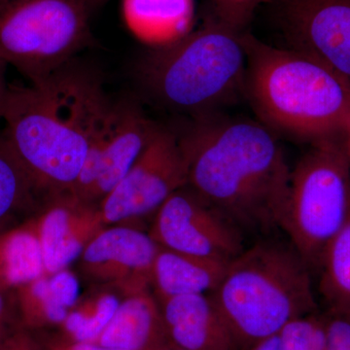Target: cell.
<instances>
[{
	"label": "cell",
	"mask_w": 350,
	"mask_h": 350,
	"mask_svg": "<svg viewBox=\"0 0 350 350\" xmlns=\"http://www.w3.org/2000/svg\"><path fill=\"white\" fill-rule=\"evenodd\" d=\"M108 96L71 63L27 86H9L1 113L11 150L39 199L72 192Z\"/></svg>",
	"instance_id": "cell-2"
},
{
	"label": "cell",
	"mask_w": 350,
	"mask_h": 350,
	"mask_svg": "<svg viewBox=\"0 0 350 350\" xmlns=\"http://www.w3.org/2000/svg\"><path fill=\"white\" fill-rule=\"evenodd\" d=\"M310 144L291 170L283 232L312 273L349 215L350 163L347 135Z\"/></svg>",
	"instance_id": "cell-6"
},
{
	"label": "cell",
	"mask_w": 350,
	"mask_h": 350,
	"mask_svg": "<svg viewBox=\"0 0 350 350\" xmlns=\"http://www.w3.org/2000/svg\"><path fill=\"white\" fill-rule=\"evenodd\" d=\"M178 137L187 187L224 214L245 238L284 227L291 169L275 131L220 112L194 118Z\"/></svg>",
	"instance_id": "cell-1"
},
{
	"label": "cell",
	"mask_w": 350,
	"mask_h": 350,
	"mask_svg": "<svg viewBox=\"0 0 350 350\" xmlns=\"http://www.w3.org/2000/svg\"><path fill=\"white\" fill-rule=\"evenodd\" d=\"M15 297L21 325L27 330L38 332L63 324L68 317L69 310L55 298L48 275L18 287Z\"/></svg>",
	"instance_id": "cell-22"
},
{
	"label": "cell",
	"mask_w": 350,
	"mask_h": 350,
	"mask_svg": "<svg viewBox=\"0 0 350 350\" xmlns=\"http://www.w3.org/2000/svg\"><path fill=\"white\" fill-rule=\"evenodd\" d=\"M347 156H349L350 163V129L349 133H347Z\"/></svg>",
	"instance_id": "cell-32"
},
{
	"label": "cell",
	"mask_w": 350,
	"mask_h": 350,
	"mask_svg": "<svg viewBox=\"0 0 350 350\" xmlns=\"http://www.w3.org/2000/svg\"><path fill=\"white\" fill-rule=\"evenodd\" d=\"M85 3L87 4L88 7L91 9V7H93L94 4L100 3V0H84Z\"/></svg>",
	"instance_id": "cell-33"
},
{
	"label": "cell",
	"mask_w": 350,
	"mask_h": 350,
	"mask_svg": "<svg viewBox=\"0 0 350 350\" xmlns=\"http://www.w3.org/2000/svg\"><path fill=\"white\" fill-rule=\"evenodd\" d=\"M129 31L150 49L178 42L194 31V0H123Z\"/></svg>",
	"instance_id": "cell-16"
},
{
	"label": "cell",
	"mask_w": 350,
	"mask_h": 350,
	"mask_svg": "<svg viewBox=\"0 0 350 350\" xmlns=\"http://www.w3.org/2000/svg\"><path fill=\"white\" fill-rule=\"evenodd\" d=\"M149 234L161 247L230 264L245 250V236L229 218L190 188L170 196Z\"/></svg>",
	"instance_id": "cell-10"
},
{
	"label": "cell",
	"mask_w": 350,
	"mask_h": 350,
	"mask_svg": "<svg viewBox=\"0 0 350 350\" xmlns=\"http://www.w3.org/2000/svg\"><path fill=\"white\" fill-rule=\"evenodd\" d=\"M156 350H184L180 347H176V345L170 342L169 340L167 342H163L162 345L158 347Z\"/></svg>",
	"instance_id": "cell-31"
},
{
	"label": "cell",
	"mask_w": 350,
	"mask_h": 350,
	"mask_svg": "<svg viewBox=\"0 0 350 350\" xmlns=\"http://www.w3.org/2000/svg\"><path fill=\"white\" fill-rule=\"evenodd\" d=\"M158 129L133 101L107 98L71 195L84 204L98 206L124 178Z\"/></svg>",
	"instance_id": "cell-8"
},
{
	"label": "cell",
	"mask_w": 350,
	"mask_h": 350,
	"mask_svg": "<svg viewBox=\"0 0 350 350\" xmlns=\"http://www.w3.org/2000/svg\"><path fill=\"white\" fill-rule=\"evenodd\" d=\"M39 200L29 175L14 155L0 128V227L7 219L31 208Z\"/></svg>",
	"instance_id": "cell-20"
},
{
	"label": "cell",
	"mask_w": 350,
	"mask_h": 350,
	"mask_svg": "<svg viewBox=\"0 0 350 350\" xmlns=\"http://www.w3.org/2000/svg\"><path fill=\"white\" fill-rule=\"evenodd\" d=\"M290 48L317 57L350 82V0H290Z\"/></svg>",
	"instance_id": "cell-12"
},
{
	"label": "cell",
	"mask_w": 350,
	"mask_h": 350,
	"mask_svg": "<svg viewBox=\"0 0 350 350\" xmlns=\"http://www.w3.org/2000/svg\"><path fill=\"white\" fill-rule=\"evenodd\" d=\"M0 350H48L36 332L18 327L7 338Z\"/></svg>",
	"instance_id": "cell-28"
},
{
	"label": "cell",
	"mask_w": 350,
	"mask_h": 350,
	"mask_svg": "<svg viewBox=\"0 0 350 350\" xmlns=\"http://www.w3.org/2000/svg\"><path fill=\"white\" fill-rule=\"evenodd\" d=\"M187 185L178 137L159 126L131 170L100 204L103 223L120 225L154 215L170 196Z\"/></svg>",
	"instance_id": "cell-9"
},
{
	"label": "cell",
	"mask_w": 350,
	"mask_h": 350,
	"mask_svg": "<svg viewBox=\"0 0 350 350\" xmlns=\"http://www.w3.org/2000/svg\"><path fill=\"white\" fill-rule=\"evenodd\" d=\"M41 342L48 350H124L101 347L92 342H76L66 338H40Z\"/></svg>",
	"instance_id": "cell-29"
},
{
	"label": "cell",
	"mask_w": 350,
	"mask_h": 350,
	"mask_svg": "<svg viewBox=\"0 0 350 350\" xmlns=\"http://www.w3.org/2000/svg\"><path fill=\"white\" fill-rule=\"evenodd\" d=\"M7 66L8 64L3 59H0V120H1L2 109H3L9 89V85H7L6 82Z\"/></svg>",
	"instance_id": "cell-30"
},
{
	"label": "cell",
	"mask_w": 350,
	"mask_h": 350,
	"mask_svg": "<svg viewBox=\"0 0 350 350\" xmlns=\"http://www.w3.org/2000/svg\"><path fill=\"white\" fill-rule=\"evenodd\" d=\"M118 295L111 287L85 297L68 312L64 321L66 340L93 342L112 319L120 304Z\"/></svg>",
	"instance_id": "cell-21"
},
{
	"label": "cell",
	"mask_w": 350,
	"mask_h": 350,
	"mask_svg": "<svg viewBox=\"0 0 350 350\" xmlns=\"http://www.w3.org/2000/svg\"><path fill=\"white\" fill-rule=\"evenodd\" d=\"M45 202L43 213L33 222L46 275H51L68 269L107 226L98 206L79 202L70 193L51 198Z\"/></svg>",
	"instance_id": "cell-13"
},
{
	"label": "cell",
	"mask_w": 350,
	"mask_h": 350,
	"mask_svg": "<svg viewBox=\"0 0 350 350\" xmlns=\"http://www.w3.org/2000/svg\"><path fill=\"white\" fill-rule=\"evenodd\" d=\"M48 278L55 298L66 310H70L79 301V283L75 273L66 269Z\"/></svg>",
	"instance_id": "cell-25"
},
{
	"label": "cell",
	"mask_w": 350,
	"mask_h": 350,
	"mask_svg": "<svg viewBox=\"0 0 350 350\" xmlns=\"http://www.w3.org/2000/svg\"><path fill=\"white\" fill-rule=\"evenodd\" d=\"M167 340L184 350H241L209 294L159 301Z\"/></svg>",
	"instance_id": "cell-14"
},
{
	"label": "cell",
	"mask_w": 350,
	"mask_h": 350,
	"mask_svg": "<svg viewBox=\"0 0 350 350\" xmlns=\"http://www.w3.org/2000/svg\"><path fill=\"white\" fill-rule=\"evenodd\" d=\"M246 68L244 32L216 21L172 45L150 49L137 71L158 105L198 118L245 96Z\"/></svg>",
	"instance_id": "cell-5"
},
{
	"label": "cell",
	"mask_w": 350,
	"mask_h": 350,
	"mask_svg": "<svg viewBox=\"0 0 350 350\" xmlns=\"http://www.w3.org/2000/svg\"><path fill=\"white\" fill-rule=\"evenodd\" d=\"M1 231H3V230H2V227H0V232Z\"/></svg>",
	"instance_id": "cell-34"
},
{
	"label": "cell",
	"mask_w": 350,
	"mask_h": 350,
	"mask_svg": "<svg viewBox=\"0 0 350 350\" xmlns=\"http://www.w3.org/2000/svg\"><path fill=\"white\" fill-rule=\"evenodd\" d=\"M160 248L150 234L121 224L108 226L83 251L80 268L92 282L125 296L150 288Z\"/></svg>",
	"instance_id": "cell-11"
},
{
	"label": "cell",
	"mask_w": 350,
	"mask_h": 350,
	"mask_svg": "<svg viewBox=\"0 0 350 350\" xmlns=\"http://www.w3.org/2000/svg\"><path fill=\"white\" fill-rule=\"evenodd\" d=\"M20 325L15 291L0 289V349Z\"/></svg>",
	"instance_id": "cell-27"
},
{
	"label": "cell",
	"mask_w": 350,
	"mask_h": 350,
	"mask_svg": "<svg viewBox=\"0 0 350 350\" xmlns=\"http://www.w3.org/2000/svg\"><path fill=\"white\" fill-rule=\"evenodd\" d=\"M278 336L282 350H324L326 340L324 314L315 312L295 319Z\"/></svg>",
	"instance_id": "cell-23"
},
{
	"label": "cell",
	"mask_w": 350,
	"mask_h": 350,
	"mask_svg": "<svg viewBox=\"0 0 350 350\" xmlns=\"http://www.w3.org/2000/svg\"><path fill=\"white\" fill-rule=\"evenodd\" d=\"M317 273L327 312L350 319V206L344 226L322 255Z\"/></svg>",
	"instance_id": "cell-19"
},
{
	"label": "cell",
	"mask_w": 350,
	"mask_h": 350,
	"mask_svg": "<svg viewBox=\"0 0 350 350\" xmlns=\"http://www.w3.org/2000/svg\"><path fill=\"white\" fill-rule=\"evenodd\" d=\"M245 96L273 131L312 142L345 137L350 129V82L317 57L280 49L244 33Z\"/></svg>",
	"instance_id": "cell-3"
},
{
	"label": "cell",
	"mask_w": 350,
	"mask_h": 350,
	"mask_svg": "<svg viewBox=\"0 0 350 350\" xmlns=\"http://www.w3.org/2000/svg\"><path fill=\"white\" fill-rule=\"evenodd\" d=\"M46 275L33 220L0 232V289L18 287Z\"/></svg>",
	"instance_id": "cell-18"
},
{
	"label": "cell",
	"mask_w": 350,
	"mask_h": 350,
	"mask_svg": "<svg viewBox=\"0 0 350 350\" xmlns=\"http://www.w3.org/2000/svg\"><path fill=\"white\" fill-rule=\"evenodd\" d=\"M312 273L289 239L266 237L228 265L209 295L241 349L248 350L293 320L317 312Z\"/></svg>",
	"instance_id": "cell-4"
},
{
	"label": "cell",
	"mask_w": 350,
	"mask_h": 350,
	"mask_svg": "<svg viewBox=\"0 0 350 350\" xmlns=\"http://www.w3.org/2000/svg\"><path fill=\"white\" fill-rule=\"evenodd\" d=\"M273 0H213L218 22L234 31H243L250 24L255 10Z\"/></svg>",
	"instance_id": "cell-24"
},
{
	"label": "cell",
	"mask_w": 350,
	"mask_h": 350,
	"mask_svg": "<svg viewBox=\"0 0 350 350\" xmlns=\"http://www.w3.org/2000/svg\"><path fill=\"white\" fill-rule=\"evenodd\" d=\"M228 265L161 247L152 271L151 286L158 301L211 294L222 280Z\"/></svg>",
	"instance_id": "cell-17"
},
{
	"label": "cell",
	"mask_w": 350,
	"mask_h": 350,
	"mask_svg": "<svg viewBox=\"0 0 350 350\" xmlns=\"http://www.w3.org/2000/svg\"><path fill=\"white\" fill-rule=\"evenodd\" d=\"M84 0H0V59L36 83L92 42Z\"/></svg>",
	"instance_id": "cell-7"
},
{
	"label": "cell",
	"mask_w": 350,
	"mask_h": 350,
	"mask_svg": "<svg viewBox=\"0 0 350 350\" xmlns=\"http://www.w3.org/2000/svg\"><path fill=\"white\" fill-rule=\"evenodd\" d=\"M167 340L160 303L149 288L125 295L92 344L124 350H156Z\"/></svg>",
	"instance_id": "cell-15"
},
{
	"label": "cell",
	"mask_w": 350,
	"mask_h": 350,
	"mask_svg": "<svg viewBox=\"0 0 350 350\" xmlns=\"http://www.w3.org/2000/svg\"><path fill=\"white\" fill-rule=\"evenodd\" d=\"M326 340L324 350H350V319L324 313Z\"/></svg>",
	"instance_id": "cell-26"
}]
</instances>
